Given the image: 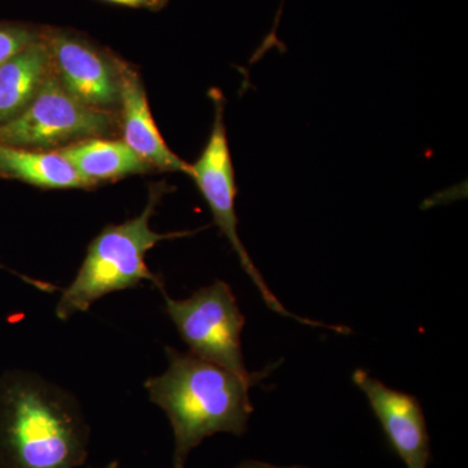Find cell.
I'll return each instance as SVG.
<instances>
[{"label":"cell","instance_id":"5b68a950","mask_svg":"<svg viewBox=\"0 0 468 468\" xmlns=\"http://www.w3.org/2000/svg\"><path fill=\"white\" fill-rule=\"evenodd\" d=\"M209 97L214 103V124L201 156L194 165H192L190 177L193 178L203 198L207 202L214 215L215 224L232 245L243 271L250 277L258 292H261V298L273 313L297 320L302 324L322 326V328L331 329L335 334H341L343 325L323 324V323L314 322V320L289 313L268 288L266 280L255 267L239 234V218L236 214V176H234L232 155L228 144L226 122H224L223 94L218 90H211Z\"/></svg>","mask_w":468,"mask_h":468},{"label":"cell","instance_id":"9a60e30c","mask_svg":"<svg viewBox=\"0 0 468 468\" xmlns=\"http://www.w3.org/2000/svg\"><path fill=\"white\" fill-rule=\"evenodd\" d=\"M236 468H310L306 466H276V464L267 463V462L246 460L237 464Z\"/></svg>","mask_w":468,"mask_h":468},{"label":"cell","instance_id":"30bf717a","mask_svg":"<svg viewBox=\"0 0 468 468\" xmlns=\"http://www.w3.org/2000/svg\"><path fill=\"white\" fill-rule=\"evenodd\" d=\"M52 72L50 50L43 36L3 64L0 67V124L20 115Z\"/></svg>","mask_w":468,"mask_h":468},{"label":"cell","instance_id":"52a82bcc","mask_svg":"<svg viewBox=\"0 0 468 468\" xmlns=\"http://www.w3.org/2000/svg\"><path fill=\"white\" fill-rule=\"evenodd\" d=\"M58 81L86 106L111 112L120 107V58L72 30L43 27Z\"/></svg>","mask_w":468,"mask_h":468},{"label":"cell","instance_id":"4fadbf2b","mask_svg":"<svg viewBox=\"0 0 468 468\" xmlns=\"http://www.w3.org/2000/svg\"><path fill=\"white\" fill-rule=\"evenodd\" d=\"M43 27L21 21L0 23V67L21 50L42 38Z\"/></svg>","mask_w":468,"mask_h":468},{"label":"cell","instance_id":"8992f818","mask_svg":"<svg viewBox=\"0 0 468 468\" xmlns=\"http://www.w3.org/2000/svg\"><path fill=\"white\" fill-rule=\"evenodd\" d=\"M111 112L86 106L58 81L55 70L20 115L0 124V144L51 151L112 133Z\"/></svg>","mask_w":468,"mask_h":468},{"label":"cell","instance_id":"ba28073f","mask_svg":"<svg viewBox=\"0 0 468 468\" xmlns=\"http://www.w3.org/2000/svg\"><path fill=\"white\" fill-rule=\"evenodd\" d=\"M353 381L365 394L388 441L406 468H427L431 440L417 397L388 387L362 368L354 371Z\"/></svg>","mask_w":468,"mask_h":468},{"label":"cell","instance_id":"5bb4252c","mask_svg":"<svg viewBox=\"0 0 468 468\" xmlns=\"http://www.w3.org/2000/svg\"><path fill=\"white\" fill-rule=\"evenodd\" d=\"M103 2L122 5V7L159 12L168 5L169 0H103Z\"/></svg>","mask_w":468,"mask_h":468},{"label":"cell","instance_id":"3957f363","mask_svg":"<svg viewBox=\"0 0 468 468\" xmlns=\"http://www.w3.org/2000/svg\"><path fill=\"white\" fill-rule=\"evenodd\" d=\"M165 190V184L153 185L146 207L138 217L103 228L92 239L75 280L58 298L55 309L58 319L68 320L85 313L104 295L135 288L144 282H153L160 292L165 291L163 280L147 267V252L156 243L193 236L201 230L158 233L151 229V218Z\"/></svg>","mask_w":468,"mask_h":468},{"label":"cell","instance_id":"7c38bea8","mask_svg":"<svg viewBox=\"0 0 468 468\" xmlns=\"http://www.w3.org/2000/svg\"><path fill=\"white\" fill-rule=\"evenodd\" d=\"M0 177L42 189H88L75 168L57 150L20 149L0 144Z\"/></svg>","mask_w":468,"mask_h":468},{"label":"cell","instance_id":"7a4b0ae2","mask_svg":"<svg viewBox=\"0 0 468 468\" xmlns=\"http://www.w3.org/2000/svg\"><path fill=\"white\" fill-rule=\"evenodd\" d=\"M168 368L144 383L151 402L165 410L175 436L174 468H185L190 452L217 433L242 436L254 406L249 390L258 380L165 346Z\"/></svg>","mask_w":468,"mask_h":468},{"label":"cell","instance_id":"9c48e42d","mask_svg":"<svg viewBox=\"0 0 468 468\" xmlns=\"http://www.w3.org/2000/svg\"><path fill=\"white\" fill-rule=\"evenodd\" d=\"M119 72L122 141L151 168L190 176L192 165L176 155L163 140L137 70L120 60Z\"/></svg>","mask_w":468,"mask_h":468},{"label":"cell","instance_id":"2e32d148","mask_svg":"<svg viewBox=\"0 0 468 468\" xmlns=\"http://www.w3.org/2000/svg\"><path fill=\"white\" fill-rule=\"evenodd\" d=\"M104 468H120V466L117 463H111L110 466H107V467H104Z\"/></svg>","mask_w":468,"mask_h":468},{"label":"cell","instance_id":"277c9868","mask_svg":"<svg viewBox=\"0 0 468 468\" xmlns=\"http://www.w3.org/2000/svg\"><path fill=\"white\" fill-rule=\"evenodd\" d=\"M162 294L169 318L194 356L248 380L261 381L275 367L258 374L246 368L241 340L246 319L226 282L217 280L186 300H175L165 289Z\"/></svg>","mask_w":468,"mask_h":468},{"label":"cell","instance_id":"6da1fadb","mask_svg":"<svg viewBox=\"0 0 468 468\" xmlns=\"http://www.w3.org/2000/svg\"><path fill=\"white\" fill-rule=\"evenodd\" d=\"M88 426L75 397L38 375L0 378V463L5 468H77Z\"/></svg>","mask_w":468,"mask_h":468},{"label":"cell","instance_id":"8fae6325","mask_svg":"<svg viewBox=\"0 0 468 468\" xmlns=\"http://www.w3.org/2000/svg\"><path fill=\"white\" fill-rule=\"evenodd\" d=\"M57 151L72 165L88 187L151 169L122 140L89 138Z\"/></svg>","mask_w":468,"mask_h":468}]
</instances>
